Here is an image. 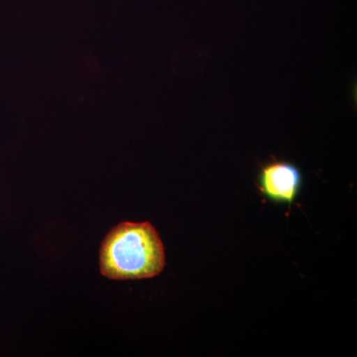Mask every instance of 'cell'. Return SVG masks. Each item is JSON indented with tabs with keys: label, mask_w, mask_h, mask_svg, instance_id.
<instances>
[{
	"label": "cell",
	"mask_w": 357,
	"mask_h": 357,
	"mask_svg": "<svg viewBox=\"0 0 357 357\" xmlns=\"http://www.w3.org/2000/svg\"><path fill=\"white\" fill-rule=\"evenodd\" d=\"M165 264L163 243L148 222L119 223L100 245V273L112 280L152 278Z\"/></svg>",
	"instance_id": "1"
},
{
	"label": "cell",
	"mask_w": 357,
	"mask_h": 357,
	"mask_svg": "<svg viewBox=\"0 0 357 357\" xmlns=\"http://www.w3.org/2000/svg\"><path fill=\"white\" fill-rule=\"evenodd\" d=\"M304 176L292 162L273 159L260 168L257 187L263 197L276 204H292L299 197Z\"/></svg>",
	"instance_id": "2"
}]
</instances>
